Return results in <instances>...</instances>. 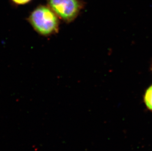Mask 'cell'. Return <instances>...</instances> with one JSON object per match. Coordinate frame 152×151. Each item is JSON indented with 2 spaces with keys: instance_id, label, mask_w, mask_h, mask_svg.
<instances>
[{
  "instance_id": "1",
  "label": "cell",
  "mask_w": 152,
  "mask_h": 151,
  "mask_svg": "<svg viewBox=\"0 0 152 151\" xmlns=\"http://www.w3.org/2000/svg\"><path fill=\"white\" fill-rule=\"evenodd\" d=\"M28 20L34 30L42 36H51L59 30L57 15L50 8L45 6H39L34 9Z\"/></svg>"
},
{
  "instance_id": "2",
  "label": "cell",
  "mask_w": 152,
  "mask_h": 151,
  "mask_svg": "<svg viewBox=\"0 0 152 151\" xmlns=\"http://www.w3.org/2000/svg\"><path fill=\"white\" fill-rule=\"evenodd\" d=\"M48 4L58 17L67 23L76 18L81 8L78 0H48Z\"/></svg>"
},
{
  "instance_id": "3",
  "label": "cell",
  "mask_w": 152,
  "mask_h": 151,
  "mask_svg": "<svg viewBox=\"0 0 152 151\" xmlns=\"http://www.w3.org/2000/svg\"><path fill=\"white\" fill-rule=\"evenodd\" d=\"M143 101L147 109L152 112V84L145 91Z\"/></svg>"
},
{
  "instance_id": "4",
  "label": "cell",
  "mask_w": 152,
  "mask_h": 151,
  "mask_svg": "<svg viewBox=\"0 0 152 151\" xmlns=\"http://www.w3.org/2000/svg\"><path fill=\"white\" fill-rule=\"evenodd\" d=\"M17 4H25L29 3L31 0H12Z\"/></svg>"
}]
</instances>
